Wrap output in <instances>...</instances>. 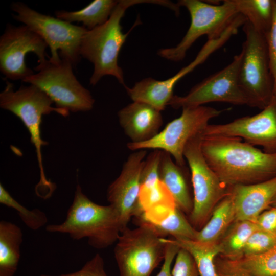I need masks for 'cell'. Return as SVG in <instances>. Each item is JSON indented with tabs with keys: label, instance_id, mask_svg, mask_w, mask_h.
<instances>
[{
	"label": "cell",
	"instance_id": "e575fe53",
	"mask_svg": "<svg viewBox=\"0 0 276 276\" xmlns=\"http://www.w3.org/2000/svg\"><path fill=\"white\" fill-rule=\"evenodd\" d=\"M255 223L258 229L276 234V208L270 206L261 213Z\"/></svg>",
	"mask_w": 276,
	"mask_h": 276
},
{
	"label": "cell",
	"instance_id": "ffe728a7",
	"mask_svg": "<svg viewBox=\"0 0 276 276\" xmlns=\"http://www.w3.org/2000/svg\"><path fill=\"white\" fill-rule=\"evenodd\" d=\"M161 154V150H154L145 160L139 198L140 215L155 204L175 201L159 178Z\"/></svg>",
	"mask_w": 276,
	"mask_h": 276
},
{
	"label": "cell",
	"instance_id": "ac0fdd59",
	"mask_svg": "<svg viewBox=\"0 0 276 276\" xmlns=\"http://www.w3.org/2000/svg\"><path fill=\"white\" fill-rule=\"evenodd\" d=\"M118 115L121 127L133 143L152 139L163 124L161 111L143 102L133 101L121 109Z\"/></svg>",
	"mask_w": 276,
	"mask_h": 276
},
{
	"label": "cell",
	"instance_id": "2e32d148",
	"mask_svg": "<svg viewBox=\"0 0 276 276\" xmlns=\"http://www.w3.org/2000/svg\"><path fill=\"white\" fill-rule=\"evenodd\" d=\"M228 188L234 206L236 220L255 223L259 215L270 207L276 195V177L260 183Z\"/></svg>",
	"mask_w": 276,
	"mask_h": 276
},
{
	"label": "cell",
	"instance_id": "8992f818",
	"mask_svg": "<svg viewBox=\"0 0 276 276\" xmlns=\"http://www.w3.org/2000/svg\"><path fill=\"white\" fill-rule=\"evenodd\" d=\"M11 8L15 13L12 14L13 19L28 27L47 43L51 52L50 61L56 63L64 59L74 67L79 62L80 42L86 28L42 14L22 2L12 3Z\"/></svg>",
	"mask_w": 276,
	"mask_h": 276
},
{
	"label": "cell",
	"instance_id": "5b68a950",
	"mask_svg": "<svg viewBox=\"0 0 276 276\" xmlns=\"http://www.w3.org/2000/svg\"><path fill=\"white\" fill-rule=\"evenodd\" d=\"M138 222L136 228L123 230L116 242L114 255L119 276H150L164 260L165 237L151 225Z\"/></svg>",
	"mask_w": 276,
	"mask_h": 276
},
{
	"label": "cell",
	"instance_id": "d4e9b609",
	"mask_svg": "<svg viewBox=\"0 0 276 276\" xmlns=\"http://www.w3.org/2000/svg\"><path fill=\"white\" fill-rule=\"evenodd\" d=\"M258 229L255 223L247 220H236L218 243L221 258L236 261L243 257L246 243Z\"/></svg>",
	"mask_w": 276,
	"mask_h": 276
},
{
	"label": "cell",
	"instance_id": "ba28073f",
	"mask_svg": "<svg viewBox=\"0 0 276 276\" xmlns=\"http://www.w3.org/2000/svg\"><path fill=\"white\" fill-rule=\"evenodd\" d=\"M177 4L189 12L190 25L176 47L158 51L159 56L173 61L182 60L188 50L201 36L206 35L208 40L219 37L240 14L234 0H224L221 5L198 0H180Z\"/></svg>",
	"mask_w": 276,
	"mask_h": 276
},
{
	"label": "cell",
	"instance_id": "4fadbf2b",
	"mask_svg": "<svg viewBox=\"0 0 276 276\" xmlns=\"http://www.w3.org/2000/svg\"><path fill=\"white\" fill-rule=\"evenodd\" d=\"M48 47L43 39L26 25L15 26L10 24L0 37V70L7 79L21 80L34 73L27 67L25 57L33 53L38 64L45 62V50Z\"/></svg>",
	"mask_w": 276,
	"mask_h": 276
},
{
	"label": "cell",
	"instance_id": "30bf717a",
	"mask_svg": "<svg viewBox=\"0 0 276 276\" xmlns=\"http://www.w3.org/2000/svg\"><path fill=\"white\" fill-rule=\"evenodd\" d=\"M202 133L190 139L183 151L191 172L193 194V208L189 215V222L197 231L203 227L217 204L228 194V188L220 181L203 155Z\"/></svg>",
	"mask_w": 276,
	"mask_h": 276
},
{
	"label": "cell",
	"instance_id": "9a60e30c",
	"mask_svg": "<svg viewBox=\"0 0 276 276\" xmlns=\"http://www.w3.org/2000/svg\"><path fill=\"white\" fill-rule=\"evenodd\" d=\"M146 154V150H140L130 155L119 176L108 188L107 200L118 215L122 232L132 217L141 214L139 198Z\"/></svg>",
	"mask_w": 276,
	"mask_h": 276
},
{
	"label": "cell",
	"instance_id": "1f68e13d",
	"mask_svg": "<svg viewBox=\"0 0 276 276\" xmlns=\"http://www.w3.org/2000/svg\"><path fill=\"white\" fill-rule=\"evenodd\" d=\"M40 276H108L105 270L104 262L102 256L96 254L79 270L57 275L42 274Z\"/></svg>",
	"mask_w": 276,
	"mask_h": 276
},
{
	"label": "cell",
	"instance_id": "d590c367",
	"mask_svg": "<svg viewBox=\"0 0 276 276\" xmlns=\"http://www.w3.org/2000/svg\"><path fill=\"white\" fill-rule=\"evenodd\" d=\"M215 264L218 276H252L232 261L222 258L215 260Z\"/></svg>",
	"mask_w": 276,
	"mask_h": 276
},
{
	"label": "cell",
	"instance_id": "7a4b0ae2",
	"mask_svg": "<svg viewBox=\"0 0 276 276\" xmlns=\"http://www.w3.org/2000/svg\"><path fill=\"white\" fill-rule=\"evenodd\" d=\"M142 3L163 5L162 0H121L113 10L108 20L91 30H87L82 37L80 55L94 64V72L89 79L95 85L107 75L114 77L124 87L123 72L118 64L120 50L130 31L122 32L121 20L130 7Z\"/></svg>",
	"mask_w": 276,
	"mask_h": 276
},
{
	"label": "cell",
	"instance_id": "5bb4252c",
	"mask_svg": "<svg viewBox=\"0 0 276 276\" xmlns=\"http://www.w3.org/2000/svg\"><path fill=\"white\" fill-rule=\"evenodd\" d=\"M203 136H234L254 146H261L268 153H276V93L259 113L219 124H209Z\"/></svg>",
	"mask_w": 276,
	"mask_h": 276
},
{
	"label": "cell",
	"instance_id": "44dd1931",
	"mask_svg": "<svg viewBox=\"0 0 276 276\" xmlns=\"http://www.w3.org/2000/svg\"><path fill=\"white\" fill-rule=\"evenodd\" d=\"M186 166H179L173 160L170 154L162 151L159 168L160 179L178 208L189 216L193 208V197L187 181Z\"/></svg>",
	"mask_w": 276,
	"mask_h": 276
},
{
	"label": "cell",
	"instance_id": "f1b7e54d",
	"mask_svg": "<svg viewBox=\"0 0 276 276\" xmlns=\"http://www.w3.org/2000/svg\"><path fill=\"white\" fill-rule=\"evenodd\" d=\"M0 203L15 210L24 223L30 229L36 231L46 224L48 218L40 210L35 208L30 210L17 202L0 184Z\"/></svg>",
	"mask_w": 276,
	"mask_h": 276
},
{
	"label": "cell",
	"instance_id": "8fae6325",
	"mask_svg": "<svg viewBox=\"0 0 276 276\" xmlns=\"http://www.w3.org/2000/svg\"><path fill=\"white\" fill-rule=\"evenodd\" d=\"M224 110L201 105L182 108L179 117L170 122L152 139L140 143L129 142L131 150L152 149L165 151L173 157L180 166H186L185 147L193 136L203 131L211 119L219 116Z\"/></svg>",
	"mask_w": 276,
	"mask_h": 276
},
{
	"label": "cell",
	"instance_id": "603a6c76",
	"mask_svg": "<svg viewBox=\"0 0 276 276\" xmlns=\"http://www.w3.org/2000/svg\"><path fill=\"white\" fill-rule=\"evenodd\" d=\"M235 221V211L228 193L216 206L203 227L197 231L195 240L208 243H218Z\"/></svg>",
	"mask_w": 276,
	"mask_h": 276
},
{
	"label": "cell",
	"instance_id": "7402d4cb",
	"mask_svg": "<svg viewBox=\"0 0 276 276\" xmlns=\"http://www.w3.org/2000/svg\"><path fill=\"white\" fill-rule=\"evenodd\" d=\"M23 233L16 224L0 221V276H13L20 257Z\"/></svg>",
	"mask_w": 276,
	"mask_h": 276
},
{
	"label": "cell",
	"instance_id": "52a82bcc",
	"mask_svg": "<svg viewBox=\"0 0 276 276\" xmlns=\"http://www.w3.org/2000/svg\"><path fill=\"white\" fill-rule=\"evenodd\" d=\"M242 26L246 39L241 51L239 82L252 107L262 109L274 94L267 39L246 20Z\"/></svg>",
	"mask_w": 276,
	"mask_h": 276
},
{
	"label": "cell",
	"instance_id": "3957f363",
	"mask_svg": "<svg viewBox=\"0 0 276 276\" xmlns=\"http://www.w3.org/2000/svg\"><path fill=\"white\" fill-rule=\"evenodd\" d=\"M45 229L52 233L67 234L74 240L86 238L88 244L97 249L106 248L116 243L122 232L113 208L110 204L102 205L91 201L79 185L76 186L64 221L49 224Z\"/></svg>",
	"mask_w": 276,
	"mask_h": 276
},
{
	"label": "cell",
	"instance_id": "277c9868",
	"mask_svg": "<svg viewBox=\"0 0 276 276\" xmlns=\"http://www.w3.org/2000/svg\"><path fill=\"white\" fill-rule=\"evenodd\" d=\"M6 83L5 88L0 93V106L19 118L28 129L31 142L35 148L40 171V180L36 187V192L42 198H48L52 195L56 186L47 179L44 173L41 148L48 145V142L41 136L42 118L52 112L66 117L70 111L52 106L54 102L50 97L34 85H21L15 90L12 83L7 80Z\"/></svg>",
	"mask_w": 276,
	"mask_h": 276
},
{
	"label": "cell",
	"instance_id": "7c38bea8",
	"mask_svg": "<svg viewBox=\"0 0 276 276\" xmlns=\"http://www.w3.org/2000/svg\"><path fill=\"white\" fill-rule=\"evenodd\" d=\"M242 56L241 52L226 66L195 85L187 95H174L169 105L174 109L199 106L211 102L252 107L239 82Z\"/></svg>",
	"mask_w": 276,
	"mask_h": 276
},
{
	"label": "cell",
	"instance_id": "484cf974",
	"mask_svg": "<svg viewBox=\"0 0 276 276\" xmlns=\"http://www.w3.org/2000/svg\"><path fill=\"white\" fill-rule=\"evenodd\" d=\"M172 238L180 248L187 250L193 257L199 276H218L215 264V259L220 252L218 243Z\"/></svg>",
	"mask_w": 276,
	"mask_h": 276
},
{
	"label": "cell",
	"instance_id": "6da1fadb",
	"mask_svg": "<svg viewBox=\"0 0 276 276\" xmlns=\"http://www.w3.org/2000/svg\"><path fill=\"white\" fill-rule=\"evenodd\" d=\"M201 148L207 164L227 187L276 177V153H266L241 138L202 135Z\"/></svg>",
	"mask_w": 276,
	"mask_h": 276
},
{
	"label": "cell",
	"instance_id": "e0dca14e",
	"mask_svg": "<svg viewBox=\"0 0 276 276\" xmlns=\"http://www.w3.org/2000/svg\"><path fill=\"white\" fill-rule=\"evenodd\" d=\"M159 232L165 237L195 240L197 230L183 215L175 201L160 203L145 210L136 218Z\"/></svg>",
	"mask_w": 276,
	"mask_h": 276
},
{
	"label": "cell",
	"instance_id": "4dcf8cb0",
	"mask_svg": "<svg viewBox=\"0 0 276 276\" xmlns=\"http://www.w3.org/2000/svg\"><path fill=\"white\" fill-rule=\"evenodd\" d=\"M172 276H199L196 263L191 255L180 248L172 268Z\"/></svg>",
	"mask_w": 276,
	"mask_h": 276
},
{
	"label": "cell",
	"instance_id": "f546056e",
	"mask_svg": "<svg viewBox=\"0 0 276 276\" xmlns=\"http://www.w3.org/2000/svg\"><path fill=\"white\" fill-rule=\"evenodd\" d=\"M276 246V234L257 229L248 238L243 257L264 254Z\"/></svg>",
	"mask_w": 276,
	"mask_h": 276
},
{
	"label": "cell",
	"instance_id": "9c48e42d",
	"mask_svg": "<svg viewBox=\"0 0 276 276\" xmlns=\"http://www.w3.org/2000/svg\"><path fill=\"white\" fill-rule=\"evenodd\" d=\"M58 62L48 59L38 64L36 72L22 82L34 85L45 93L56 107L73 112L86 111L93 108L95 100L90 91L78 80L73 72V65L61 58Z\"/></svg>",
	"mask_w": 276,
	"mask_h": 276
},
{
	"label": "cell",
	"instance_id": "836d02e7",
	"mask_svg": "<svg viewBox=\"0 0 276 276\" xmlns=\"http://www.w3.org/2000/svg\"><path fill=\"white\" fill-rule=\"evenodd\" d=\"M166 243L165 255L161 269L156 276H172V264L180 247L174 242L173 239L163 238Z\"/></svg>",
	"mask_w": 276,
	"mask_h": 276
},
{
	"label": "cell",
	"instance_id": "d6a6232c",
	"mask_svg": "<svg viewBox=\"0 0 276 276\" xmlns=\"http://www.w3.org/2000/svg\"><path fill=\"white\" fill-rule=\"evenodd\" d=\"M266 39L275 93H276V1H273L272 21Z\"/></svg>",
	"mask_w": 276,
	"mask_h": 276
},
{
	"label": "cell",
	"instance_id": "83f0119b",
	"mask_svg": "<svg viewBox=\"0 0 276 276\" xmlns=\"http://www.w3.org/2000/svg\"><path fill=\"white\" fill-rule=\"evenodd\" d=\"M231 261L252 276H276V246L264 254Z\"/></svg>",
	"mask_w": 276,
	"mask_h": 276
},
{
	"label": "cell",
	"instance_id": "4316f807",
	"mask_svg": "<svg viewBox=\"0 0 276 276\" xmlns=\"http://www.w3.org/2000/svg\"><path fill=\"white\" fill-rule=\"evenodd\" d=\"M238 13L267 37L273 17L272 0H234Z\"/></svg>",
	"mask_w": 276,
	"mask_h": 276
},
{
	"label": "cell",
	"instance_id": "cb8c5ba5",
	"mask_svg": "<svg viewBox=\"0 0 276 276\" xmlns=\"http://www.w3.org/2000/svg\"><path fill=\"white\" fill-rule=\"evenodd\" d=\"M119 1L95 0L84 8L77 11L58 10L56 17L69 23L82 22L87 30H91L106 22Z\"/></svg>",
	"mask_w": 276,
	"mask_h": 276
},
{
	"label": "cell",
	"instance_id": "8d00e7d4",
	"mask_svg": "<svg viewBox=\"0 0 276 276\" xmlns=\"http://www.w3.org/2000/svg\"><path fill=\"white\" fill-rule=\"evenodd\" d=\"M270 206L275 207L276 208V195L274 197V198H273V200H272V201L271 202Z\"/></svg>",
	"mask_w": 276,
	"mask_h": 276
},
{
	"label": "cell",
	"instance_id": "d6986e66",
	"mask_svg": "<svg viewBox=\"0 0 276 276\" xmlns=\"http://www.w3.org/2000/svg\"><path fill=\"white\" fill-rule=\"evenodd\" d=\"M200 64V61L195 58L167 79L159 80L149 77L136 82L132 87L125 86V88L133 101L147 104L162 111L173 97V89L178 81Z\"/></svg>",
	"mask_w": 276,
	"mask_h": 276
}]
</instances>
